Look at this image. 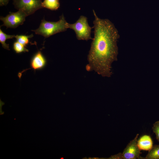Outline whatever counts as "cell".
I'll list each match as a JSON object with an SVG mask.
<instances>
[{"label":"cell","mask_w":159,"mask_h":159,"mask_svg":"<svg viewBox=\"0 0 159 159\" xmlns=\"http://www.w3.org/2000/svg\"><path fill=\"white\" fill-rule=\"evenodd\" d=\"M143 159H159V145H153L145 157Z\"/></svg>","instance_id":"10"},{"label":"cell","mask_w":159,"mask_h":159,"mask_svg":"<svg viewBox=\"0 0 159 159\" xmlns=\"http://www.w3.org/2000/svg\"><path fill=\"white\" fill-rule=\"evenodd\" d=\"M68 28L75 32L77 39L79 40L87 41L92 39L91 34L92 28L89 25L87 17L81 16L74 23H68Z\"/></svg>","instance_id":"3"},{"label":"cell","mask_w":159,"mask_h":159,"mask_svg":"<svg viewBox=\"0 0 159 159\" xmlns=\"http://www.w3.org/2000/svg\"><path fill=\"white\" fill-rule=\"evenodd\" d=\"M137 144L140 150L149 151L153 147V142L150 136L145 135L137 140Z\"/></svg>","instance_id":"8"},{"label":"cell","mask_w":159,"mask_h":159,"mask_svg":"<svg viewBox=\"0 0 159 159\" xmlns=\"http://www.w3.org/2000/svg\"><path fill=\"white\" fill-rule=\"evenodd\" d=\"M47 60L41 52L38 51L32 57L30 62V66L35 71L41 69L46 65Z\"/></svg>","instance_id":"7"},{"label":"cell","mask_w":159,"mask_h":159,"mask_svg":"<svg viewBox=\"0 0 159 159\" xmlns=\"http://www.w3.org/2000/svg\"><path fill=\"white\" fill-rule=\"evenodd\" d=\"M88 158V159H104V158Z\"/></svg>","instance_id":"17"},{"label":"cell","mask_w":159,"mask_h":159,"mask_svg":"<svg viewBox=\"0 0 159 159\" xmlns=\"http://www.w3.org/2000/svg\"><path fill=\"white\" fill-rule=\"evenodd\" d=\"M68 23L62 14L59 16V20L57 22L48 21L44 18L42 20L39 28L32 31L34 32L36 34H40L47 38L66 31L68 28Z\"/></svg>","instance_id":"2"},{"label":"cell","mask_w":159,"mask_h":159,"mask_svg":"<svg viewBox=\"0 0 159 159\" xmlns=\"http://www.w3.org/2000/svg\"><path fill=\"white\" fill-rule=\"evenodd\" d=\"M152 128L156 135L157 140L159 142V121H156L153 124Z\"/></svg>","instance_id":"14"},{"label":"cell","mask_w":159,"mask_h":159,"mask_svg":"<svg viewBox=\"0 0 159 159\" xmlns=\"http://www.w3.org/2000/svg\"><path fill=\"white\" fill-rule=\"evenodd\" d=\"M42 6L43 8L56 10L59 7L60 4L59 0H44L42 2Z\"/></svg>","instance_id":"9"},{"label":"cell","mask_w":159,"mask_h":159,"mask_svg":"<svg viewBox=\"0 0 159 159\" xmlns=\"http://www.w3.org/2000/svg\"><path fill=\"white\" fill-rule=\"evenodd\" d=\"M94 37L87 56V69L94 71L103 77L112 75V63L117 60V42L120 37L117 29L108 19H101L94 10Z\"/></svg>","instance_id":"1"},{"label":"cell","mask_w":159,"mask_h":159,"mask_svg":"<svg viewBox=\"0 0 159 159\" xmlns=\"http://www.w3.org/2000/svg\"><path fill=\"white\" fill-rule=\"evenodd\" d=\"M26 16V14L20 10L16 12H10L6 17H1L0 20L3 22L1 26H5L7 28H16L23 24Z\"/></svg>","instance_id":"5"},{"label":"cell","mask_w":159,"mask_h":159,"mask_svg":"<svg viewBox=\"0 0 159 159\" xmlns=\"http://www.w3.org/2000/svg\"><path fill=\"white\" fill-rule=\"evenodd\" d=\"M25 47V46L17 41L15 42L13 45V49L17 53L28 52L29 50Z\"/></svg>","instance_id":"13"},{"label":"cell","mask_w":159,"mask_h":159,"mask_svg":"<svg viewBox=\"0 0 159 159\" xmlns=\"http://www.w3.org/2000/svg\"><path fill=\"white\" fill-rule=\"evenodd\" d=\"M16 35H8L2 32L0 29V42L1 43L2 46L4 49L8 50H10L9 44H6L5 42L7 39L13 38L15 37Z\"/></svg>","instance_id":"11"},{"label":"cell","mask_w":159,"mask_h":159,"mask_svg":"<svg viewBox=\"0 0 159 159\" xmlns=\"http://www.w3.org/2000/svg\"><path fill=\"white\" fill-rule=\"evenodd\" d=\"M107 159H123L122 153H119L118 154L111 156Z\"/></svg>","instance_id":"15"},{"label":"cell","mask_w":159,"mask_h":159,"mask_svg":"<svg viewBox=\"0 0 159 159\" xmlns=\"http://www.w3.org/2000/svg\"><path fill=\"white\" fill-rule=\"evenodd\" d=\"M10 0H0V5L1 6H6Z\"/></svg>","instance_id":"16"},{"label":"cell","mask_w":159,"mask_h":159,"mask_svg":"<svg viewBox=\"0 0 159 159\" xmlns=\"http://www.w3.org/2000/svg\"><path fill=\"white\" fill-rule=\"evenodd\" d=\"M15 8L24 11L27 16L43 8L41 0H13Z\"/></svg>","instance_id":"4"},{"label":"cell","mask_w":159,"mask_h":159,"mask_svg":"<svg viewBox=\"0 0 159 159\" xmlns=\"http://www.w3.org/2000/svg\"><path fill=\"white\" fill-rule=\"evenodd\" d=\"M139 135V134H137L135 138L130 141L124 149L122 153L123 159H140V150L137 144Z\"/></svg>","instance_id":"6"},{"label":"cell","mask_w":159,"mask_h":159,"mask_svg":"<svg viewBox=\"0 0 159 159\" xmlns=\"http://www.w3.org/2000/svg\"><path fill=\"white\" fill-rule=\"evenodd\" d=\"M33 35L32 34L30 35L26 36L25 35H16L15 38L17 41L23 45L25 47L29 43V38L33 37Z\"/></svg>","instance_id":"12"}]
</instances>
